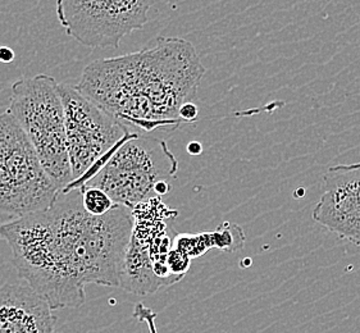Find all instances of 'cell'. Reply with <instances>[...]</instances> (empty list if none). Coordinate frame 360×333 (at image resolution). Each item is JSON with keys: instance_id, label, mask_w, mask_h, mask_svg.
Instances as JSON below:
<instances>
[{"instance_id": "obj_1", "label": "cell", "mask_w": 360, "mask_h": 333, "mask_svg": "<svg viewBox=\"0 0 360 333\" xmlns=\"http://www.w3.org/2000/svg\"><path fill=\"white\" fill-rule=\"evenodd\" d=\"M205 72L193 44L162 37L143 51L91 62L76 89L118 122L150 133L182 124L181 105L194 102Z\"/></svg>"}, {"instance_id": "obj_2", "label": "cell", "mask_w": 360, "mask_h": 333, "mask_svg": "<svg viewBox=\"0 0 360 333\" xmlns=\"http://www.w3.org/2000/svg\"><path fill=\"white\" fill-rule=\"evenodd\" d=\"M7 112L29 138L37 159L58 191L73 181L65 141L59 84L49 74L15 81Z\"/></svg>"}, {"instance_id": "obj_3", "label": "cell", "mask_w": 360, "mask_h": 333, "mask_svg": "<svg viewBox=\"0 0 360 333\" xmlns=\"http://www.w3.org/2000/svg\"><path fill=\"white\" fill-rule=\"evenodd\" d=\"M179 162L166 141L136 132L110 154L82 186H95L130 209L153 199L154 185L176 177Z\"/></svg>"}, {"instance_id": "obj_4", "label": "cell", "mask_w": 360, "mask_h": 333, "mask_svg": "<svg viewBox=\"0 0 360 333\" xmlns=\"http://www.w3.org/2000/svg\"><path fill=\"white\" fill-rule=\"evenodd\" d=\"M58 190L21 126L0 115V214L20 218L51 207Z\"/></svg>"}, {"instance_id": "obj_5", "label": "cell", "mask_w": 360, "mask_h": 333, "mask_svg": "<svg viewBox=\"0 0 360 333\" xmlns=\"http://www.w3.org/2000/svg\"><path fill=\"white\" fill-rule=\"evenodd\" d=\"M65 110V141L73 181L60 191L79 188L81 181L107 154L136 135L99 108L76 86L59 84Z\"/></svg>"}, {"instance_id": "obj_6", "label": "cell", "mask_w": 360, "mask_h": 333, "mask_svg": "<svg viewBox=\"0 0 360 333\" xmlns=\"http://www.w3.org/2000/svg\"><path fill=\"white\" fill-rule=\"evenodd\" d=\"M154 0H57L65 34L91 49L118 48L122 39L149 21Z\"/></svg>"}, {"instance_id": "obj_7", "label": "cell", "mask_w": 360, "mask_h": 333, "mask_svg": "<svg viewBox=\"0 0 360 333\" xmlns=\"http://www.w3.org/2000/svg\"><path fill=\"white\" fill-rule=\"evenodd\" d=\"M323 188L311 217L341 239L360 247V163L328 168Z\"/></svg>"}, {"instance_id": "obj_8", "label": "cell", "mask_w": 360, "mask_h": 333, "mask_svg": "<svg viewBox=\"0 0 360 333\" xmlns=\"http://www.w3.org/2000/svg\"><path fill=\"white\" fill-rule=\"evenodd\" d=\"M56 325L51 305L29 285L0 287V333H56Z\"/></svg>"}, {"instance_id": "obj_9", "label": "cell", "mask_w": 360, "mask_h": 333, "mask_svg": "<svg viewBox=\"0 0 360 333\" xmlns=\"http://www.w3.org/2000/svg\"><path fill=\"white\" fill-rule=\"evenodd\" d=\"M81 191V202L82 207L90 216L101 217L113 209L117 204L112 197L99 188L95 186H82Z\"/></svg>"}, {"instance_id": "obj_10", "label": "cell", "mask_w": 360, "mask_h": 333, "mask_svg": "<svg viewBox=\"0 0 360 333\" xmlns=\"http://www.w3.org/2000/svg\"><path fill=\"white\" fill-rule=\"evenodd\" d=\"M212 236V245L224 252H240L245 245V235L238 226H231L230 223H224L219 226L216 232L210 233Z\"/></svg>"}, {"instance_id": "obj_11", "label": "cell", "mask_w": 360, "mask_h": 333, "mask_svg": "<svg viewBox=\"0 0 360 333\" xmlns=\"http://www.w3.org/2000/svg\"><path fill=\"white\" fill-rule=\"evenodd\" d=\"M134 317L139 319L140 322H145L149 328V332L158 333L157 326H155V318H157V313L153 312L152 309L146 308L144 304H136L134 309Z\"/></svg>"}, {"instance_id": "obj_12", "label": "cell", "mask_w": 360, "mask_h": 333, "mask_svg": "<svg viewBox=\"0 0 360 333\" xmlns=\"http://www.w3.org/2000/svg\"><path fill=\"white\" fill-rule=\"evenodd\" d=\"M199 116V108L194 102L185 103L184 105H181L179 110V118L181 122H186V124H193Z\"/></svg>"}, {"instance_id": "obj_13", "label": "cell", "mask_w": 360, "mask_h": 333, "mask_svg": "<svg viewBox=\"0 0 360 333\" xmlns=\"http://www.w3.org/2000/svg\"><path fill=\"white\" fill-rule=\"evenodd\" d=\"M171 188L172 186L169 185V182L166 181V180H163V181H159L154 185V194L160 197V196H165L171 191Z\"/></svg>"}, {"instance_id": "obj_14", "label": "cell", "mask_w": 360, "mask_h": 333, "mask_svg": "<svg viewBox=\"0 0 360 333\" xmlns=\"http://www.w3.org/2000/svg\"><path fill=\"white\" fill-rule=\"evenodd\" d=\"M15 54L13 49L8 46H0V62L1 63H12L15 60Z\"/></svg>"}, {"instance_id": "obj_15", "label": "cell", "mask_w": 360, "mask_h": 333, "mask_svg": "<svg viewBox=\"0 0 360 333\" xmlns=\"http://www.w3.org/2000/svg\"><path fill=\"white\" fill-rule=\"evenodd\" d=\"M188 152L190 155H200L202 152V145L200 143H198V141H191V143H188Z\"/></svg>"}, {"instance_id": "obj_16", "label": "cell", "mask_w": 360, "mask_h": 333, "mask_svg": "<svg viewBox=\"0 0 360 333\" xmlns=\"http://www.w3.org/2000/svg\"><path fill=\"white\" fill-rule=\"evenodd\" d=\"M240 264H241V268H248V267L252 264V259H250V258H246V259L241 261Z\"/></svg>"}, {"instance_id": "obj_17", "label": "cell", "mask_w": 360, "mask_h": 333, "mask_svg": "<svg viewBox=\"0 0 360 333\" xmlns=\"http://www.w3.org/2000/svg\"><path fill=\"white\" fill-rule=\"evenodd\" d=\"M305 195V190L304 188H299L295 191V197H303Z\"/></svg>"}]
</instances>
